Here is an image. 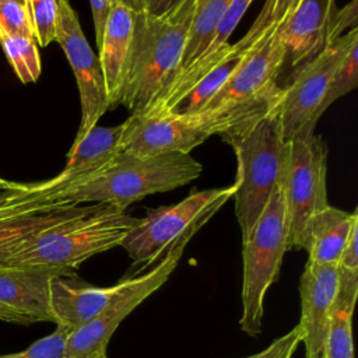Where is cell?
<instances>
[{"instance_id":"1","label":"cell","mask_w":358,"mask_h":358,"mask_svg":"<svg viewBox=\"0 0 358 358\" xmlns=\"http://www.w3.org/2000/svg\"><path fill=\"white\" fill-rule=\"evenodd\" d=\"M138 220L108 204L78 206L73 215L24 242L0 264L71 274L90 257L120 246Z\"/></svg>"},{"instance_id":"3","label":"cell","mask_w":358,"mask_h":358,"mask_svg":"<svg viewBox=\"0 0 358 358\" xmlns=\"http://www.w3.org/2000/svg\"><path fill=\"white\" fill-rule=\"evenodd\" d=\"M201 172L203 165L190 154L134 157L117 152L99 172L59 190L52 200L63 206L99 203L124 211L131 203L150 194L193 182Z\"/></svg>"},{"instance_id":"16","label":"cell","mask_w":358,"mask_h":358,"mask_svg":"<svg viewBox=\"0 0 358 358\" xmlns=\"http://www.w3.org/2000/svg\"><path fill=\"white\" fill-rule=\"evenodd\" d=\"M120 134L122 123L110 127L95 126L91 129L80 141L73 143L62 172L52 179L38 183L41 190L52 200L53 194L59 190L99 172L119 152Z\"/></svg>"},{"instance_id":"11","label":"cell","mask_w":358,"mask_h":358,"mask_svg":"<svg viewBox=\"0 0 358 358\" xmlns=\"http://www.w3.org/2000/svg\"><path fill=\"white\" fill-rule=\"evenodd\" d=\"M55 41L62 46L78 87L81 122L74 138V143H77L91 129H94L103 113L109 110V99L98 56H95L94 50L88 45L78 21V15L70 6L69 0H59Z\"/></svg>"},{"instance_id":"26","label":"cell","mask_w":358,"mask_h":358,"mask_svg":"<svg viewBox=\"0 0 358 358\" xmlns=\"http://www.w3.org/2000/svg\"><path fill=\"white\" fill-rule=\"evenodd\" d=\"M358 85V43L354 45L344 56L333 74L329 92L326 96V108L334 101L347 95Z\"/></svg>"},{"instance_id":"31","label":"cell","mask_w":358,"mask_h":358,"mask_svg":"<svg viewBox=\"0 0 358 358\" xmlns=\"http://www.w3.org/2000/svg\"><path fill=\"white\" fill-rule=\"evenodd\" d=\"M357 245H358V224L352 228V231L350 234L347 245H345V248L340 256V260L337 263L338 268L348 270V271H358Z\"/></svg>"},{"instance_id":"18","label":"cell","mask_w":358,"mask_h":358,"mask_svg":"<svg viewBox=\"0 0 358 358\" xmlns=\"http://www.w3.org/2000/svg\"><path fill=\"white\" fill-rule=\"evenodd\" d=\"M134 8L119 3L109 8L98 45L99 64L105 81L109 109L120 105L122 87L131 42Z\"/></svg>"},{"instance_id":"28","label":"cell","mask_w":358,"mask_h":358,"mask_svg":"<svg viewBox=\"0 0 358 358\" xmlns=\"http://www.w3.org/2000/svg\"><path fill=\"white\" fill-rule=\"evenodd\" d=\"M70 333L67 329L56 326L55 331L39 338L27 350L0 355V358H64L66 341Z\"/></svg>"},{"instance_id":"12","label":"cell","mask_w":358,"mask_h":358,"mask_svg":"<svg viewBox=\"0 0 358 358\" xmlns=\"http://www.w3.org/2000/svg\"><path fill=\"white\" fill-rule=\"evenodd\" d=\"M284 55L280 24H273L243 55L225 84L200 112L250 102L280 92L282 87L277 84V77L284 66Z\"/></svg>"},{"instance_id":"24","label":"cell","mask_w":358,"mask_h":358,"mask_svg":"<svg viewBox=\"0 0 358 358\" xmlns=\"http://www.w3.org/2000/svg\"><path fill=\"white\" fill-rule=\"evenodd\" d=\"M63 204L53 203L39 189L38 183L22 185L20 183L15 189L4 190L0 194V220L29 213L62 207Z\"/></svg>"},{"instance_id":"29","label":"cell","mask_w":358,"mask_h":358,"mask_svg":"<svg viewBox=\"0 0 358 358\" xmlns=\"http://www.w3.org/2000/svg\"><path fill=\"white\" fill-rule=\"evenodd\" d=\"M301 343H302V331L296 324L288 333L275 338L263 351L246 358H292L294 352L296 351Z\"/></svg>"},{"instance_id":"32","label":"cell","mask_w":358,"mask_h":358,"mask_svg":"<svg viewBox=\"0 0 358 358\" xmlns=\"http://www.w3.org/2000/svg\"><path fill=\"white\" fill-rule=\"evenodd\" d=\"M270 6L271 22H284L303 0H266Z\"/></svg>"},{"instance_id":"21","label":"cell","mask_w":358,"mask_h":358,"mask_svg":"<svg viewBox=\"0 0 358 358\" xmlns=\"http://www.w3.org/2000/svg\"><path fill=\"white\" fill-rule=\"evenodd\" d=\"M78 206H62L29 211L0 220V263L15 253L24 242L77 211Z\"/></svg>"},{"instance_id":"27","label":"cell","mask_w":358,"mask_h":358,"mask_svg":"<svg viewBox=\"0 0 358 358\" xmlns=\"http://www.w3.org/2000/svg\"><path fill=\"white\" fill-rule=\"evenodd\" d=\"M1 36L34 38L25 3L20 0H0V38Z\"/></svg>"},{"instance_id":"35","label":"cell","mask_w":358,"mask_h":358,"mask_svg":"<svg viewBox=\"0 0 358 358\" xmlns=\"http://www.w3.org/2000/svg\"><path fill=\"white\" fill-rule=\"evenodd\" d=\"M18 185H20V183H13V182H8V180H6V179L0 178V189H3V190H11V189H15Z\"/></svg>"},{"instance_id":"8","label":"cell","mask_w":358,"mask_h":358,"mask_svg":"<svg viewBox=\"0 0 358 358\" xmlns=\"http://www.w3.org/2000/svg\"><path fill=\"white\" fill-rule=\"evenodd\" d=\"M358 43V28H351L312 60L292 70L291 81L282 87L284 94L278 106L284 140L315 130L326 108V96L338 64L348 50Z\"/></svg>"},{"instance_id":"13","label":"cell","mask_w":358,"mask_h":358,"mask_svg":"<svg viewBox=\"0 0 358 358\" xmlns=\"http://www.w3.org/2000/svg\"><path fill=\"white\" fill-rule=\"evenodd\" d=\"M210 133L190 115L180 112L131 113L122 123L119 152L134 157H157L190 151Z\"/></svg>"},{"instance_id":"15","label":"cell","mask_w":358,"mask_h":358,"mask_svg":"<svg viewBox=\"0 0 358 358\" xmlns=\"http://www.w3.org/2000/svg\"><path fill=\"white\" fill-rule=\"evenodd\" d=\"M57 274L63 273L0 264V305L15 313L22 324L53 323L50 281Z\"/></svg>"},{"instance_id":"4","label":"cell","mask_w":358,"mask_h":358,"mask_svg":"<svg viewBox=\"0 0 358 358\" xmlns=\"http://www.w3.org/2000/svg\"><path fill=\"white\" fill-rule=\"evenodd\" d=\"M278 106L248 127L221 136L236 155L232 197L242 239L249 235L274 189L284 179L288 143L282 136Z\"/></svg>"},{"instance_id":"33","label":"cell","mask_w":358,"mask_h":358,"mask_svg":"<svg viewBox=\"0 0 358 358\" xmlns=\"http://www.w3.org/2000/svg\"><path fill=\"white\" fill-rule=\"evenodd\" d=\"M92 18H94V27H95V36H96V45H99L102 31L105 27V21L109 13V3L108 0H90Z\"/></svg>"},{"instance_id":"36","label":"cell","mask_w":358,"mask_h":358,"mask_svg":"<svg viewBox=\"0 0 358 358\" xmlns=\"http://www.w3.org/2000/svg\"><path fill=\"white\" fill-rule=\"evenodd\" d=\"M85 358H108V357H106V351H96V352L90 354Z\"/></svg>"},{"instance_id":"5","label":"cell","mask_w":358,"mask_h":358,"mask_svg":"<svg viewBox=\"0 0 358 358\" xmlns=\"http://www.w3.org/2000/svg\"><path fill=\"white\" fill-rule=\"evenodd\" d=\"M235 186L193 190L182 201L147 210L145 217L127 234L120 246L140 273L157 264L175 246L185 243L232 199Z\"/></svg>"},{"instance_id":"6","label":"cell","mask_w":358,"mask_h":358,"mask_svg":"<svg viewBox=\"0 0 358 358\" xmlns=\"http://www.w3.org/2000/svg\"><path fill=\"white\" fill-rule=\"evenodd\" d=\"M285 203L278 185L249 235L242 239V315L239 326L248 336L262 333L264 298L277 281L288 250Z\"/></svg>"},{"instance_id":"34","label":"cell","mask_w":358,"mask_h":358,"mask_svg":"<svg viewBox=\"0 0 358 358\" xmlns=\"http://www.w3.org/2000/svg\"><path fill=\"white\" fill-rule=\"evenodd\" d=\"M0 320L8 322V323H20V324H22L21 319L15 313H13L10 309H7V308H4L1 305H0Z\"/></svg>"},{"instance_id":"10","label":"cell","mask_w":358,"mask_h":358,"mask_svg":"<svg viewBox=\"0 0 358 358\" xmlns=\"http://www.w3.org/2000/svg\"><path fill=\"white\" fill-rule=\"evenodd\" d=\"M357 7L358 0H351L343 8L336 7V0H303L280 24L284 64L295 70L319 55L347 28H355Z\"/></svg>"},{"instance_id":"2","label":"cell","mask_w":358,"mask_h":358,"mask_svg":"<svg viewBox=\"0 0 358 358\" xmlns=\"http://www.w3.org/2000/svg\"><path fill=\"white\" fill-rule=\"evenodd\" d=\"M196 0H183L166 15L134 10L133 32L120 105L130 113L148 108L179 70Z\"/></svg>"},{"instance_id":"37","label":"cell","mask_w":358,"mask_h":358,"mask_svg":"<svg viewBox=\"0 0 358 358\" xmlns=\"http://www.w3.org/2000/svg\"><path fill=\"white\" fill-rule=\"evenodd\" d=\"M20 1H22V3H25V0H20Z\"/></svg>"},{"instance_id":"14","label":"cell","mask_w":358,"mask_h":358,"mask_svg":"<svg viewBox=\"0 0 358 358\" xmlns=\"http://www.w3.org/2000/svg\"><path fill=\"white\" fill-rule=\"evenodd\" d=\"M338 288L337 264L308 262L301 277V319L305 358H324L331 310Z\"/></svg>"},{"instance_id":"19","label":"cell","mask_w":358,"mask_h":358,"mask_svg":"<svg viewBox=\"0 0 358 358\" xmlns=\"http://www.w3.org/2000/svg\"><path fill=\"white\" fill-rule=\"evenodd\" d=\"M358 224V211H344L326 207L316 213L306 224L302 249L309 255L308 262L337 264L347 245L352 228Z\"/></svg>"},{"instance_id":"20","label":"cell","mask_w":358,"mask_h":358,"mask_svg":"<svg viewBox=\"0 0 358 358\" xmlns=\"http://www.w3.org/2000/svg\"><path fill=\"white\" fill-rule=\"evenodd\" d=\"M357 296L358 271L338 268V288L331 310L324 358H354L351 324Z\"/></svg>"},{"instance_id":"22","label":"cell","mask_w":358,"mask_h":358,"mask_svg":"<svg viewBox=\"0 0 358 358\" xmlns=\"http://www.w3.org/2000/svg\"><path fill=\"white\" fill-rule=\"evenodd\" d=\"M231 3L232 0H196L183 57L176 74L201 57L203 53L208 49L217 28Z\"/></svg>"},{"instance_id":"23","label":"cell","mask_w":358,"mask_h":358,"mask_svg":"<svg viewBox=\"0 0 358 358\" xmlns=\"http://www.w3.org/2000/svg\"><path fill=\"white\" fill-rule=\"evenodd\" d=\"M0 45L21 83L29 84L39 78L42 70L41 56L34 38L1 36Z\"/></svg>"},{"instance_id":"9","label":"cell","mask_w":358,"mask_h":358,"mask_svg":"<svg viewBox=\"0 0 358 358\" xmlns=\"http://www.w3.org/2000/svg\"><path fill=\"white\" fill-rule=\"evenodd\" d=\"M187 245L180 243L169 250L152 268L140 275L124 278L103 310L83 327L71 331L66 341L64 358H85L106 345L119 324L151 294L161 288L178 267Z\"/></svg>"},{"instance_id":"30","label":"cell","mask_w":358,"mask_h":358,"mask_svg":"<svg viewBox=\"0 0 358 358\" xmlns=\"http://www.w3.org/2000/svg\"><path fill=\"white\" fill-rule=\"evenodd\" d=\"M183 0H127V4L134 10L143 8L154 15H166L173 11Z\"/></svg>"},{"instance_id":"7","label":"cell","mask_w":358,"mask_h":358,"mask_svg":"<svg viewBox=\"0 0 358 358\" xmlns=\"http://www.w3.org/2000/svg\"><path fill=\"white\" fill-rule=\"evenodd\" d=\"M285 203L287 245L302 249L308 221L329 207L327 147L315 130L303 131L288 141V159L281 182Z\"/></svg>"},{"instance_id":"25","label":"cell","mask_w":358,"mask_h":358,"mask_svg":"<svg viewBox=\"0 0 358 358\" xmlns=\"http://www.w3.org/2000/svg\"><path fill=\"white\" fill-rule=\"evenodd\" d=\"M25 4L36 45L48 46L56 39L59 0H25Z\"/></svg>"},{"instance_id":"17","label":"cell","mask_w":358,"mask_h":358,"mask_svg":"<svg viewBox=\"0 0 358 358\" xmlns=\"http://www.w3.org/2000/svg\"><path fill=\"white\" fill-rule=\"evenodd\" d=\"M119 289V282L112 287H95L76 278L74 274H57L50 281V309L53 323L74 331L94 317L108 305Z\"/></svg>"}]
</instances>
